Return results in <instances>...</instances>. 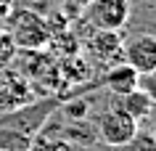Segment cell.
I'll return each instance as SVG.
<instances>
[{
	"mask_svg": "<svg viewBox=\"0 0 156 151\" xmlns=\"http://www.w3.org/2000/svg\"><path fill=\"white\" fill-rule=\"evenodd\" d=\"M11 40L16 42L19 48L37 50L50 40V27L34 11H19L11 19Z\"/></svg>",
	"mask_w": 156,
	"mask_h": 151,
	"instance_id": "6da1fadb",
	"label": "cell"
},
{
	"mask_svg": "<svg viewBox=\"0 0 156 151\" xmlns=\"http://www.w3.org/2000/svg\"><path fill=\"white\" fill-rule=\"evenodd\" d=\"M138 130H140V125L119 106V103L111 106V109H106L101 114V119H98V135H101V141L106 143L108 149L130 143L132 138L138 135Z\"/></svg>",
	"mask_w": 156,
	"mask_h": 151,
	"instance_id": "7a4b0ae2",
	"label": "cell"
},
{
	"mask_svg": "<svg viewBox=\"0 0 156 151\" xmlns=\"http://www.w3.org/2000/svg\"><path fill=\"white\" fill-rule=\"evenodd\" d=\"M87 16L95 29L119 32L130 19V0H90Z\"/></svg>",
	"mask_w": 156,
	"mask_h": 151,
	"instance_id": "3957f363",
	"label": "cell"
},
{
	"mask_svg": "<svg viewBox=\"0 0 156 151\" xmlns=\"http://www.w3.org/2000/svg\"><path fill=\"white\" fill-rule=\"evenodd\" d=\"M122 61L130 64L138 74H154L156 69V37L154 34H138L122 45Z\"/></svg>",
	"mask_w": 156,
	"mask_h": 151,
	"instance_id": "277c9868",
	"label": "cell"
},
{
	"mask_svg": "<svg viewBox=\"0 0 156 151\" xmlns=\"http://www.w3.org/2000/svg\"><path fill=\"white\" fill-rule=\"evenodd\" d=\"M103 88H106L111 95H127V93H132L135 88H140V74L135 72V69L130 67V64H114V67L108 69L106 74H103Z\"/></svg>",
	"mask_w": 156,
	"mask_h": 151,
	"instance_id": "5b68a950",
	"label": "cell"
},
{
	"mask_svg": "<svg viewBox=\"0 0 156 151\" xmlns=\"http://www.w3.org/2000/svg\"><path fill=\"white\" fill-rule=\"evenodd\" d=\"M127 114H130L135 122H146V119L154 117V95L146 90H140V88H135L132 93H127V95H122V103H119Z\"/></svg>",
	"mask_w": 156,
	"mask_h": 151,
	"instance_id": "8992f818",
	"label": "cell"
},
{
	"mask_svg": "<svg viewBox=\"0 0 156 151\" xmlns=\"http://www.w3.org/2000/svg\"><path fill=\"white\" fill-rule=\"evenodd\" d=\"M90 48L98 53V59H114V56H122V40H119V32H108V29H98V34L93 37Z\"/></svg>",
	"mask_w": 156,
	"mask_h": 151,
	"instance_id": "52a82bcc",
	"label": "cell"
},
{
	"mask_svg": "<svg viewBox=\"0 0 156 151\" xmlns=\"http://www.w3.org/2000/svg\"><path fill=\"white\" fill-rule=\"evenodd\" d=\"M29 151H72V143L61 135H40L29 143Z\"/></svg>",
	"mask_w": 156,
	"mask_h": 151,
	"instance_id": "ba28073f",
	"label": "cell"
},
{
	"mask_svg": "<svg viewBox=\"0 0 156 151\" xmlns=\"http://www.w3.org/2000/svg\"><path fill=\"white\" fill-rule=\"evenodd\" d=\"M108 151H156L154 133H151V130H138V135H135L130 143H124V146H114V149H108Z\"/></svg>",
	"mask_w": 156,
	"mask_h": 151,
	"instance_id": "9c48e42d",
	"label": "cell"
},
{
	"mask_svg": "<svg viewBox=\"0 0 156 151\" xmlns=\"http://www.w3.org/2000/svg\"><path fill=\"white\" fill-rule=\"evenodd\" d=\"M11 5H13V0H0V19H5L11 13Z\"/></svg>",
	"mask_w": 156,
	"mask_h": 151,
	"instance_id": "30bf717a",
	"label": "cell"
}]
</instances>
